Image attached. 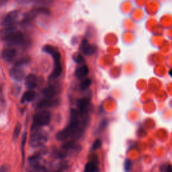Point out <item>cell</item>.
Here are the masks:
<instances>
[{
    "label": "cell",
    "mask_w": 172,
    "mask_h": 172,
    "mask_svg": "<svg viewBox=\"0 0 172 172\" xmlns=\"http://www.w3.org/2000/svg\"><path fill=\"white\" fill-rule=\"evenodd\" d=\"M70 123L63 130L58 132L56 139L60 141L68 139H80L83 136L85 126L89 122L88 112L81 113L77 110H71Z\"/></svg>",
    "instance_id": "cell-1"
},
{
    "label": "cell",
    "mask_w": 172,
    "mask_h": 172,
    "mask_svg": "<svg viewBox=\"0 0 172 172\" xmlns=\"http://www.w3.org/2000/svg\"><path fill=\"white\" fill-rule=\"evenodd\" d=\"M0 39L9 45L16 46L23 42L24 34L20 31L16 30V26L6 27L0 30Z\"/></svg>",
    "instance_id": "cell-2"
},
{
    "label": "cell",
    "mask_w": 172,
    "mask_h": 172,
    "mask_svg": "<svg viewBox=\"0 0 172 172\" xmlns=\"http://www.w3.org/2000/svg\"><path fill=\"white\" fill-rule=\"evenodd\" d=\"M50 121V114L47 110H42L36 113L33 118L31 130L36 132L40 127L49 125Z\"/></svg>",
    "instance_id": "cell-3"
},
{
    "label": "cell",
    "mask_w": 172,
    "mask_h": 172,
    "mask_svg": "<svg viewBox=\"0 0 172 172\" xmlns=\"http://www.w3.org/2000/svg\"><path fill=\"white\" fill-rule=\"evenodd\" d=\"M81 149V147L80 144H77L74 140H71L64 144L61 147V151L58 153V156L61 159L66 157L69 155V153H75L80 152Z\"/></svg>",
    "instance_id": "cell-4"
},
{
    "label": "cell",
    "mask_w": 172,
    "mask_h": 172,
    "mask_svg": "<svg viewBox=\"0 0 172 172\" xmlns=\"http://www.w3.org/2000/svg\"><path fill=\"white\" fill-rule=\"evenodd\" d=\"M48 140V136L43 131L34 132L30 138V145L34 148L42 146Z\"/></svg>",
    "instance_id": "cell-5"
},
{
    "label": "cell",
    "mask_w": 172,
    "mask_h": 172,
    "mask_svg": "<svg viewBox=\"0 0 172 172\" xmlns=\"http://www.w3.org/2000/svg\"><path fill=\"white\" fill-rule=\"evenodd\" d=\"M19 16L18 11H12L6 14L1 22V26L3 28L16 26V23Z\"/></svg>",
    "instance_id": "cell-6"
},
{
    "label": "cell",
    "mask_w": 172,
    "mask_h": 172,
    "mask_svg": "<svg viewBox=\"0 0 172 172\" xmlns=\"http://www.w3.org/2000/svg\"><path fill=\"white\" fill-rule=\"evenodd\" d=\"M80 50L85 55L90 56L96 52L97 47L94 44H90L87 40L84 39L81 41L80 44Z\"/></svg>",
    "instance_id": "cell-7"
},
{
    "label": "cell",
    "mask_w": 172,
    "mask_h": 172,
    "mask_svg": "<svg viewBox=\"0 0 172 172\" xmlns=\"http://www.w3.org/2000/svg\"><path fill=\"white\" fill-rule=\"evenodd\" d=\"M60 91V86L53 84L44 88L43 90V94L47 98L52 99L59 94Z\"/></svg>",
    "instance_id": "cell-8"
},
{
    "label": "cell",
    "mask_w": 172,
    "mask_h": 172,
    "mask_svg": "<svg viewBox=\"0 0 172 172\" xmlns=\"http://www.w3.org/2000/svg\"><path fill=\"white\" fill-rule=\"evenodd\" d=\"M60 104V100L58 98H52V99H44L43 100L39 102L37 105V108L39 109H43L47 108H53L57 107Z\"/></svg>",
    "instance_id": "cell-9"
},
{
    "label": "cell",
    "mask_w": 172,
    "mask_h": 172,
    "mask_svg": "<svg viewBox=\"0 0 172 172\" xmlns=\"http://www.w3.org/2000/svg\"><path fill=\"white\" fill-rule=\"evenodd\" d=\"M43 50L44 52L50 54L53 58L54 62L61 61V54L58 52L57 47H54L52 45H49V44H47V45L43 47Z\"/></svg>",
    "instance_id": "cell-10"
},
{
    "label": "cell",
    "mask_w": 172,
    "mask_h": 172,
    "mask_svg": "<svg viewBox=\"0 0 172 172\" xmlns=\"http://www.w3.org/2000/svg\"><path fill=\"white\" fill-rule=\"evenodd\" d=\"M9 75L13 80L18 81H21L24 78L25 73L20 67H13L9 70Z\"/></svg>",
    "instance_id": "cell-11"
},
{
    "label": "cell",
    "mask_w": 172,
    "mask_h": 172,
    "mask_svg": "<svg viewBox=\"0 0 172 172\" xmlns=\"http://www.w3.org/2000/svg\"><path fill=\"white\" fill-rule=\"evenodd\" d=\"M17 54V50L13 48H6L2 52V57L6 61L10 62L14 58Z\"/></svg>",
    "instance_id": "cell-12"
},
{
    "label": "cell",
    "mask_w": 172,
    "mask_h": 172,
    "mask_svg": "<svg viewBox=\"0 0 172 172\" xmlns=\"http://www.w3.org/2000/svg\"><path fill=\"white\" fill-rule=\"evenodd\" d=\"M38 13H44V14H49V10L45 8H37L30 11L25 17V21H29L33 19Z\"/></svg>",
    "instance_id": "cell-13"
},
{
    "label": "cell",
    "mask_w": 172,
    "mask_h": 172,
    "mask_svg": "<svg viewBox=\"0 0 172 172\" xmlns=\"http://www.w3.org/2000/svg\"><path fill=\"white\" fill-rule=\"evenodd\" d=\"M38 80L34 74H29L25 78V85L29 90H32L37 85Z\"/></svg>",
    "instance_id": "cell-14"
},
{
    "label": "cell",
    "mask_w": 172,
    "mask_h": 172,
    "mask_svg": "<svg viewBox=\"0 0 172 172\" xmlns=\"http://www.w3.org/2000/svg\"><path fill=\"white\" fill-rule=\"evenodd\" d=\"M90 103V98H83L79 99L77 101V106L79 108V111L81 113L87 112V108Z\"/></svg>",
    "instance_id": "cell-15"
},
{
    "label": "cell",
    "mask_w": 172,
    "mask_h": 172,
    "mask_svg": "<svg viewBox=\"0 0 172 172\" xmlns=\"http://www.w3.org/2000/svg\"><path fill=\"white\" fill-rule=\"evenodd\" d=\"M62 71H63V69H62L61 61L54 62V67L52 73L50 74L49 77L50 80H55V79L58 78L61 75Z\"/></svg>",
    "instance_id": "cell-16"
},
{
    "label": "cell",
    "mask_w": 172,
    "mask_h": 172,
    "mask_svg": "<svg viewBox=\"0 0 172 172\" xmlns=\"http://www.w3.org/2000/svg\"><path fill=\"white\" fill-rule=\"evenodd\" d=\"M75 74V76H76L78 79H80V80L87 76V75L89 74V68L88 67V65H82V66L77 68Z\"/></svg>",
    "instance_id": "cell-17"
},
{
    "label": "cell",
    "mask_w": 172,
    "mask_h": 172,
    "mask_svg": "<svg viewBox=\"0 0 172 172\" xmlns=\"http://www.w3.org/2000/svg\"><path fill=\"white\" fill-rule=\"evenodd\" d=\"M35 96H36L35 92H34L33 90H28L24 94L21 102L22 103L32 102V100H34V99L35 98Z\"/></svg>",
    "instance_id": "cell-18"
},
{
    "label": "cell",
    "mask_w": 172,
    "mask_h": 172,
    "mask_svg": "<svg viewBox=\"0 0 172 172\" xmlns=\"http://www.w3.org/2000/svg\"><path fill=\"white\" fill-rule=\"evenodd\" d=\"M98 165L95 161L92 160L86 164L84 172H98Z\"/></svg>",
    "instance_id": "cell-19"
},
{
    "label": "cell",
    "mask_w": 172,
    "mask_h": 172,
    "mask_svg": "<svg viewBox=\"0 0 172 172\" xmlns=\"http://www.w3.org/2000/svg\"><path fill=\"white\" fill-rule=\"evenodd\" d=\"M73 59L75 63H77V64H80V65L85 63V61L83 55H82V54H80V53H74L73 55Z\"/></svg>",
    "instance_id": "cell-20"
},
{
    "label": "cell",
    "mask_w": 172,
    "mask_h": 172,
    "mask_svg": "<svg viewBox=\"0 0 172 172\" xmlns=\"http://www.w3.org/2000/svg\"><path fill=\"white\" fill-rule=\"evenodd\" d=\"M21 129H22L21 125H20V123L17 124L16 126H15V129H14V130H13V140H16L18 138L20 131H21Z\"/></svg>",
    "instance_id": "cell-21"
},
{
    "label": "cell",
    "mask_w": 172,
    "mask_h": 172,
    "mask_svg": "<svg viewBox=\"0 0 172 172\" xmlns=\"http://www.w3.org/2000/svg\"><path fill=\"white\" fill-rule=\"evenodd\" d=\"M28 172H48L46 167L42 166H36L34 167H31V170Z\"/></svg>",
    "instance_id": "cell-22"
},
{
    "label": "cell",
    "mask_w": 172,
    "mask_h": 172,
    "mask_svg": "<svg viewBox=\"0 0 172 172\" xmlns=\"http://www.w3.org/2000/svg\"><path fill=\"white\" fill-rule=\"evenodd\" d=\"M29 61H30V59H29L28 58H27V57L22 58H20V59L18 60V61L16 62V63H15V67H20V66H22V65L28 64L29 63Z\"/></svg>",
    "instance_id": "cell-23"
},
{
    "label": "cell",
    "mask_w": 172,
    "mask_h": 172,
    "mask_svg": "<svg viewBox=\"0 0 172 172\" xmlns=\"http://www.w3.org/2000/svg\"><path fill=\"white\" fill-rule=\"evenodd\" d=\"M92 84V80L89 78H87L81 82L80 84V89L81 90H85L89 88V86Z\"/></svg>",
    "instance_id": "cell-24"
},
{
    "label": "cell",
    "mask_w": 172,
    "mask_h": 172,
    "mask_svg": "<svg viewBox=\"0 0 172 172\" xmlns=\"http://www.w3.org/2000/svg\"><path fill=\"white\" fill-rule=\"evenodd\" d=\"M26 139H27V133H24L22 136V143H21V150H22L23 159H24V147H25V144L26 142Z\"/></svg>",
    "instance_id": "cell-25"
},
{
    "label": "cell",
    "mask_w": 172,
    "mask_h": 172,
    "mask_svg": "<svg viewBox=\"0 0 172 172\" xmlns=\"http://www.w3.org/2000/svg\"><path fill=\"white\" fill-rule=\"evenodd\" d=\"M131 166H132V163L131 161H130L129 159H126L125 161V163H124V167H125V170L126 172H129L130 169H131Z\"/></svg>",
    "instance_id": "cell-26"
},
{
    "label": "cell",
    "mask_w": 172,
    "mask_h": 172,
    "mask_svg": "<svg viewBox=\"0 0 172 172\" xmlns=\"http://www.w3.org/2000/svg\"><path fill=\"white\" fill-rule=\"evenodd\" d=\"M101 146H102L101 140H99V139H97L94 143V144H93L92 149H93V150H97V149H99V148L101 147Z\"/></svg>",
    "instance_id": "cell-27"
},
{
    "label": "cell",
    "mask_w": 172,
    "mask_h": 172,
    "mask_svg": "<svg viewBox=\"0 0 172 172\" xmlns=\"http://www.w3.org/2000/svg\"><path fill=\"white\" fill-rule=\"evenodd\" d=\"M0 103L1 104L4 106L5 105V98H4V95H3V88L2 86H0Z\"/></svg>",
    "instance_id": "cell-28"
},
{
    "label": "cell",
    "mask_w": 172,
    "mask_h": 172,
    "mask_svg": "<svg viewBox=\"0 0 172 172\" xmlns=\"http://www.w3.org/2000/svg\"><path fill=\"white\" fill-rule=\"evenodd\" d=\"M9 170V167L8 165H2V166L0 167V172H8Z\"/></svg>",
    "instance_id": "cell-29"
},
{
    "label": "cell",
    "mask_w": 172,
    "mask_h": 172,
    "mask_svg": "<svg viewBox=\"0 0 172 172\" xmlns=\"http://www.w3.org/2000/svg\"><path fill=\"white\" fill-rule=\"evenodd\" d=\"M107 125H108V121H107V120H103V121H102L100 125H99V129H104L105 127L107 126Z\"/></svg>",
    "instance_id": "cell-30"
},
{
    "label": "cell",
    "mask_w": 172,
    "mask_h": 172,
    "mask_svg": "<svg viewBox=\"0 0 172 172\" xmlns=\"http://www.w3.org/2000/svg\"><path fill=\"white\" fill-rule=\"evenodd\" d=\"M166 172H171V167L170 165H168V166H167Z\"/></svg>",
    "instance_id": "cell-31"
},
{
    "label": "cell",
    "mask_w": 172,
    "mask_h": 172,
    "mask_svg": "<svg viewBox=\"0 0 172 172\" xmlns=\"http://www.w3.org/2000/svg\"><path fill=\"white\" fill-rule=\"evenodd\" d=\"M54 172H63V170H57L56 171H54Z\"/></svg>",
    "instance_id": "cell-32"
}]
</instances>
